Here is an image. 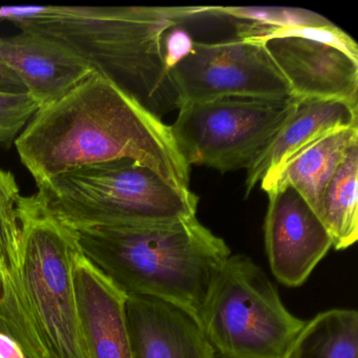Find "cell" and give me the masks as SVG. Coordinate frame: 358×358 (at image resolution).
Instances as JSON below:
<instances>
[{"mask_svg": "<svg viewBox=\"0 0 358 358\" xmlns=\"http://www.w3.org/2000/svg\"><path fill=\"white\" fill-rule=\"evenodd\" d=\"M14 143L36 184L79 167L131 159L176 187L189 188L190 166L171 127L96 71L39 108Z\"/></svg>", "mask_w": 358, "mask_h": 358, "instance_id": "cell-1", "label": "cell"}, {"mask_svg": "<svg viewBox=\"0 0 358 358\" xmlns=\"http://www.w3.org/2000/svg\"><path fill=\"white\" fill-rule=\"evenodd\" d=\"M192 9L11 6L0 8V22L66 48L162 119L179 110L177 90L165 64V35L194 18Z\"/></svg>", "mask_w": 358, "mask_h": 358, "instance_id": "cell-2", "label": "cell"}, {"mask_svg": "<svg viewBox=\"0 0 358 358\" xmlns=\"http://www.w3.org/2000/svg\"><path fill=\"white\" fill-rule=\"evenodd\" d=\"M80 255L74 230L24 196L20 247L0 293V333L26 358H89L74 285Z\"/></svg>", "mask_w": 358, "mask_h": 358, "instance_id": "cell-3", "label": "cell"}, {"mask_svg": "<svg viewBox=\"0 0 358 358\" xmlns=\"http://www.w3.org/2000/svg\"><path fill=\"white\" fill-rule=\"evenodd\" d=\"M73 230L83 257L127 296L167 301L198 322L213 282L231 255L225 241L196 217Z\"/></svg>", "mask_w": 358, "mask_h": 358, "instance_id": "cell-4", "label": "cell"}, {"mask_svg": "<svg viewBox=\"0 0 358 358\" xmlns=\"http://www.w3.org/2000/svg\"><path fill=\"white\" fill-rule=\"evenodd\" d=\"M48 213L72 229L173 223L196 217L199 196L131 159L87 165L36 184Z\"/></svg>", "mask_w": 358, "mask_h": 358, "instance_id": "cell-5", "label": "cell"}, {"mask_svg": "<svg viewBox=\"0 0 358 358\" xmlns=\"http://www.w3.org/2000/svg\"><path fill=\"white\" fill-rule=\"evenodd\" d=\"M201 328L215 358H282L305 324L250 257L231 255L213 282Z\"/></svg>", "mask_w": 358, "mask_h": 358, "instance_id": "cell-6", "label": "cell"}, {"mask_svg": "<svg viewBox=\"0 0 358 358\" xmlns=\"http://www.w3.org/2000/svg\"><path fill=\"white\" fill-rule=\"evenodd\" d=\"M299 98H221L186 104L171 127L189 166L248 169L294 112Z\"/></svg>", "mask_w": 358, "mask_h": 358, "instance_id": "cell-7", "label": "cell"}, {"mask_svg": "<svg viewBox=\"0 0 358 358\" xmlns=\"http://www.w3.org/2000/svg\"><path fill=\"white\" fill-rule=\"evenodd\" d=\"M179 97L186 104L221 98L284 99L292 92L263 43L234 38L194 43L192 53L171 70Z\"/></svg>", "mask_w": 358, "mask_h": 358, "instance_id": "cell-8", "label": "cell"}, {"mask_svg": "<svg viewBox=\"0 0 358 358\" xmlns=\"http://www.w3.org/2000/svg\"><path fill=\"white\" fill-rule=\"evenodd\" d=\"M267 194L264 234L270 269L285 286H301L332 248V240L296 190L284 187Z\"/></svg>", "mask_w": 358, "mask_h": 358, "instance_id": "cell-9", "label": "cell"}, {"mask_svg": "<svg viewBox=\"0 0 358 358\" xmlns=\"http://www.w3.org/2000/svg\"><path fill=\"white\" fill-rule=\"evenodd\" d=\"M292 95L358 103V59L334 45L301 37L263 43Z\"/></svg>", "mask_w": 358, "mask_h": 358, "instance_id": "cell-10", "label": "cell"}, {"mask_svg": "<svg viewBox=\"0 0 358 358\" xmlns=\"http://www.w3.org/2000/svg\"><path fill=\"white\" fill-rule=\"evenodd\" d=\"M0 60L20 78L41 108L66 96L94 72L66 48L22 31L0 38Z\"/></svg>", "mask_w": 358, "mask_h": 358, "instance_id": "cell-11", "label": "cell"}, {"mask_svg": "<svg viewBox=\"0 0 358 358\" xmlns=\"http://www.w3.org/2000/svg\"><path fill=\"white\" fill-rule=\"evenodd\" d=\"M74 285L89 358H133L127 327V295L83 253L75 263Z\"/></svg>", "mask_w": 358, "mask_h": 358, "instance_id": "cell-12", "label": "cell"}, {"mask_svg": "<svg viewBox=\"0 0 358 358\" xmlns=\"http://www.w3.org/2000/svg\"><path fill=\"white\" fill-rule=\"evenodd\" d=\"M127 318L133 358H215L198 320L178 306L131 295Z\"/></svg>", "mask_w": 358, "mask_h": 358, "instance_id": "cell-13", "label": "cell"}, {"mask_svg": "<svg viewBox=\"0 0 358 358\" xmlns=\"http://www.w3.org/2000/svg\"><path fill=\"white\" fill-rule=\"evenodd\" d=\"M353 127H358V103L299 98L290 119L247 169V196L257 182L316 140L332 131Z\"/></svg>", "mask_w": 358, "mask_h": 358, "instance_id": "cell-14", "label": "cell"}, {"mask_svg": "<svg viewBox=\"0 0 358 358\" xmlns=\"http://www.w3.org/2000/svg\"><path fill=\"white\" fill-rule=\"evenodd\" d=\"M358 142V127L327 134L282 163L261 181L264 192L292 187L318 217L322 196L350 146Z\"/></svg>", "mask_w": 358, "mask_h": 358, "instance_id": "cell-15", "label": "cell"}, {"mask_svg": "<svg viewBox=\"0 0 358 358\" xmlns=\"http://www.w3.org/2000/svg\"><path fill=\"white\" fill-rule=\"evenodd\" d=\"M358 142L350 146L329 182L320 217L332 240L333 248L345 250L358 238Z\"/></svg>", "mask_w": 358, "mask_h": 358, "instance_id": "cell-16", "label": "cell"}, {"mask_svg": "<svg viewBox=\"0 0 358 358\" xmlns=\"http://www.w3.org/2000/svg\"><path fill=\"white\" fill-rule=\"evenodd\" d=\"M282 358H358V313L330 309L306 322Z\"/></svg>", "mask_w": 358, "mask_h": 358, "instance_id": "cell-17", "label": "cell"}, {"mask_svg": "<svg viewBox=\"0 0 358 358\" xmlns=\"http://www.w3.org/2000/svg\"><path fill=\"white\" fill-rule=\"evenodd\" d=\"M22 198L14 173L0 169V293L20 247Z\"/></svg>", "mask_w": 358, "mask_h": 358, "instance_id": "cell-18", "label": "cell"}, {"mask_svg": "<svg viewBox=\"0 0 358 358\" xmlns=\"http://www.w3.org/2000/svg\"><path fill=\"white\" fill-rule=\"evenodd\" d=\"M39 108L28 93L0 92V148H10Z\"/></svg>", "mask_w": 358, "mask_h": 358, "instance_id": "cell-19", "label": "cell"}, {"mask_svg": "<svg viewBox=\"0 0 358 358\" xmlns=\"http://www.w3.org/2000/svg\"><path fill=\"white\" fill-rule=\"evenodd\" d=\"M194 41L183 29L173 28L164 38V60L169 71L185 59L194 49Z\"/></svg>", "mask_w": 358, "mask_h": 358, "instance_id": "cell-20", "label": "cell"}, {"mask_svg": "<svg viewBox=\"0 0 358 358\" xmlns=\"http://www.w3.org/2000/svg\"><path fill=\"white\" fill-rule=\"evenodd\" d=\"M0 92L27 93L26 87L17 76L0 60Z\"/></svg>", "mask_w": 358, "mask_h": 358, "instance_id": "cell-21", "label": "cell"}, {"mask_svg": "<svg viewBox=\"0 0 358 358\" xmlns=\"http://www.w3.org/2000/svg\"><path fill=\"white\" fill-rule=\"evenodd\" d=\"M0 358H26V356L13 339L0 333Z\"/></svg>", "mask_w": 358, "mask_h": 358, "instance_id": "cell-22", "label": "cell"}]
</instances>
